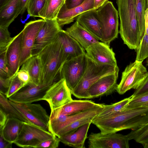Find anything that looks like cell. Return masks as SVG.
I'll list each match as a JSON object with an SVG mask.
<instances>
[{
	"label": "cell",
	"mask_w": 148,
	"mask_h": 148,
	"mask_svg": "<svg viewBox=\"0 0 148 148\" xmlns=\"http://www.w3.org/2000/svg\"><path fill=\"white\" fill-rule=\"evenodd\" d=\"M148 122V106L127 108L101 117L92 123L103 134L115 133L127 129L134 130Z\"/></svg>",
	"instance_id": "obj_1"
},
{
	"label": "cell",
	"mask_w": 148,
	"mask_h": 148,
	"mask_svg": "<svg viewBox=\"0 0 148 148\" xmlns=\"http://www.w3.org/2000/svg\"><path fill=\"white\" fill-rule=\"evenodd\" d=\"M120 19L119 33L131 49L138 47L145 34L140 29L133 0H116Z\"/></svg>",
	"instance_id": "obj_2"
},
{
	"label": "cell",
	"mask_w": 148,
	"mask_h": 148,
	"mask_svg": "<svg viewBox=\"0 0 148 148\" xmlns=\"http://www.w3.org/2000/svg\"><path fill=\"white\" fill-rule=\"evenodd\" d=\"M63 52V44L59 33L55 40L43 49L38 55L41 63V82L43 84L50 86L56 82L59 75L60 77L62 68L65 62Z\"/></svg>",
	"instance_id": "obj_3"
},
{
	"label": "cell",
	"mask_w": 148,
	"mask_h": 148,
	"mask_svg": "<svg viewBox=\"0 0 148 148\" xmlns=\"http://www.w3.org/2000/svg\"><path fill=\"white\" fill-rule=\"evenodd\" d=\"M118 70V66L97 64L87 58L85 71L79 83L71 91L72 94L78 98L89 99L88 90L95 82L102 77Z\"/></svg>",
	"instance_id": "obj_4"
},
{
	"label": "cell",
	"mask_w": 148,
	"mask_h": 148,
	"mask_svg": "<svg viewBox=\"0 0 148 148\" xmlns=\"http://www.w3.org/2000/svg\"><path fill=\"white\" fill-rule=\"evenodd\" d=\"M101 25V42L108 45L117 38L119 31V14L112 3L108 1L97 10Z\"/></svg>",
	"instance_id": "obj_5"
},
{
	"label": "cell",
	"mask_w": 148,
	"mask_h": 148,
	"mask_svg": "<svg viewBox=\"0 0 148 148\" xmlns=\"http://www.w3.org/2000/svg\"><path fill=\"white\" fill-rule=\"evenodd\" d=\"M142 62L136 60L126 67L116 90L119 94L123 95L131 89H136L140 85L148 72Z\"/></svg>",
	"instance_id": "obj_6"
},
{
	"label": "cell",
	"mask_w": 148,
	"mask_h": 148,
	"mask_svg": "<svg viewBox=\"0 0 148 148\" xmlns=\"http://www.w3.org/2000/svg\"><path fill=\"white\" fill-rule=\"evenodd\" d=\"M55 136L38 126L24 122L20 134L13 143L20 147L35 148L41 142Z\"/></svg>",
	"instance_id": "obj_7"
},
{
	"label": "cell",
	"mask_w": 148,
	"mask_h": 148,
	"mask_svg": "<svg viewBox=\"0 0 148 148\" xmlns=\"http://www.w3.org/2000/svg\"><path fill=\"white\" fill-rule=\"evenodd\" d=\"M14 106L27 120L29 123L50 132V117L46 110L39 104L20 103L10 100Z\"/></svg>",
	"instance_id": "obj_8"
},
{
	"label": "cell",
	"mask_w": 148,
	"mask_h": 148,
	"mask_svg": "<svg viewBox=\"0 0 148 148\" xmlns=\"http://www.w3.org/2000/svg\"><path fill=\"white\" fill-rule=\"evenodd\" d=\"M87 64L86 54L66 60L60 73V78H64L71 91L77 85L82 77Z\"/></svg>",
	"instance_id": "obj_9"
},
{
	"label": "cell",
	"mask_w": 148,
	"mask_h": 148,
	"mask_svg": "<svg viewBox=\"0 0 148 148\" xmlns=\"http://www.w3.org/2000/svg\"><path fill=\"white\" fill-rule=\"evenodd\" d=\"M130 140L126 135L116 133H91L88 136L89 148H129Z\"/></svg>",
	"instance_id": "obj_10"
},
{
	"label": "cell",
	"mask_w": 148,
	"mask_h": 148,
	"mask_svg": "<svg viewBox=\"0 0 148 148\" xmlns=\"http://www.w3.org/2000/svg\"><path fill=\"white\" fill-rule=\"evenodd\" d=\"M71 94L65 80L62 78L54 82L50 87L42 100L48 103L51 111L72 101Z\"/></svg>",
	"instance_id": "obj_11"
},
{
	"label": "cell",
	"mask_w": 148,
	"mask_h": 148,
	"mask_svg": "<svg viewBox=\"0 0 148 148\" xmlns=\"http://www.w3.org/2000/svg\"><path fill=\"white\" fill-rule=\"evenodd\" d=\"M45 22L46 20L42 19L31 21L25 24L22 30L20 66L32 56V50L37 35Z\"/></svg>",
	"instance_id": "obj_12"
},
{
	"label": "cell",
	"mask_w": 148,
	"mask_h": 148,
	"mask_svg": "<svg viewBox=\"0 0 148 148\" xmlns=\"http://www.w3.org/2000/svg\"><path fill=\"white\" fill-rule=\"evenodd\" d=\"M62 29L56 19L46 20L36 37L32 56L38 55L43 49L53 42Z\"/></svg>",
	"instance_id": "obj_13"
},
{
	"label": "cell",
	"mask_w": 148,
	"mask_h": 148,
	"mask_svg": "<svg viewBox=\"0 0 148 148\" xmlns=\"http://www.w3.org/2000/svg\"><path fill=\"white\" fill-rule=\"evenodd\" d=\"M85 51L87 58L97 64L118 66L115 53L110 45L104 42L99 41Z\"/></svg>",
	"instance_id": "obj_14"
},
{
	"label": "cell",
	"mask_w": 148,
	"mask_h": 148,
	"mask_svg": "<svg viewBox=\"0 0 148 148\" xmlns=\"http://www.w3.org/2000/svg\"><path fill=\"white\" fill-rule=\"evenodd\" d=\"M104 104L88 110L69 115H61L49 119V127L50 132L55 136L63 128L75 121L95 113L100 112Z\"/></svg>",
	"instance_id": "obj_15"
},
{
	"label": "cell",
	"mask_w": 148,
	"mask_h": 148,
	"mask_svg": "<svg viewBox=\"0 0 148 148\" xmlns=\"http://www.w3.org/2000/svg\"><path fill=\"white\" fill-rule=\"evenodd\" d=\"M119 70L100 78L95 82L89 89V99L108 95L116 90Z\"/></svg>",
	"instance_id": "obj_16"
},
{
	"label": "cell",
	"mask_w": 148,
	"mask_h": 148,
	"mask_svg": "<svg viewBox=\"0 0 148 148\" xmlns=\"http://www.w3.org/2000/svg\"><path fill=\"white\" fill-rule=\"evenodd\" d=\"M23 31L13 37L6 50L7 66L10 77H12L19 71L22 50Z\"/></svg>",
	"instance_id": "obj_17"
},
{
	"label": "cell",
	"mask_w": 148,
	"mask_h": 148,
	"mask_svg": "<svg viewBox=\"0 0 148 148\" xmlns=\"http://www.w3.org/2000/svg\"><path fill=\"white\" fill-rule=\"evenodd\" d=\"M102 104L90 100H73L62 106L51 110L49 119L60 115H69L83 112Z\"/></svg>",
	"instance_id": "obj_18"
},
{
	"label": "cell",
	"mask_w": 148,
	"mask_h": 148,
	"mask_svg": "<svg viewBox=\"0 0 148 148\" xmlns=\"http://www.w3.org/2000/svg\"><path fill=\"white\" fill-rule=\"evenodd\" d=\"M78 23L99 41L102 38L101 24L96 10H92L83 12L76 18Z\"/></svg>",
	"instance_id": "obj_19"
},
{
	"label": "cell",
	"mask_w": 148,
	"mask_h": 148,
	"mask_svg": "<svg viewBox=\"0 0 148 148\" xmlns=\"http://www.w3.org/2000/svg\"><path fill=\"white\" fill-rule=\"evenodd\" d=\"M94 0H86L81 5L70 9H67L64 4L56 19L58 24L61 27L69 24L82 13L94 9Z\"/></svg>",
	"instance_id": "obj_20"
},
{
	"label": "cell",
	"mask_w": 148,
	"mask_h": 148,
	"mask_svg": "<svg viewBox=\"0 0 148 148\" xmlns=\"http://www.w3.org/2000/svg\"><path fill=\"white\" fill-rule=\"evenodd\" d=\"M91 123L90 122L86 123L73 131L58 137L60 142L74 148H85V142Z\"/></svg>",
	"instance_id": "obj_21"
},
{
	"label": "cell",
	"mask_w": 148,
	"mask_h": 148,
	"mask_svg": "<svg viewBox=\"0 0 148 148\" xmlns=\"http://www.w3.org/2000/svg\"><path fill=\"white\" fill-rule=\"evenodd\" d=\"M64 47L63 59L66 60L86 54L85 49L74 39L62 29L59 33Z\"/></svg>",
	"instance_id": "obj_22"
},
{
	"label": "cell",
	"mask_w": 148,
	"mask_h": 148,
	"mask_svg": "<svg viewBox=\"0 0 148 148\" xmlns=\"http://www.w3.org/2000/svg\"><path fill=\"white\" fill-rule=\"evenodd\" d=\"M21 11V0H9L0 8V27H8Z\"/></svg>",
	"instance_id": "obj_23"
},
{
	"label": "cell",
	"mask_w": 148,
	"mask_h": 148,
	"mask_svg": "<svg viewBox=\"0 0 148 148\" xmlns=\"http://www.w3.org/2000/svg\"><path fill=\"white\" fill-rule=\"evenodd\" d=\"M66 32L77 41L85 50L99 41L86 30L76 21L67 28Z\"/></svg>",
	"instance_id": "obj_24"
},
{
	"label": "cell",
	"mask_w": 148,
	"mask_h": 148,
	"mask_svg": "<svg viewBox=\"0 0 148 148\" xmlns=\"http://www.w3.org/2000/svg\"><path fill=\"white\" fill-rule=\"evenodd\" d=\"M21 69H24L29 73L31 82L38 85L41 82L42 69L40 59L38 55L32 56L21 66Z\"/></svg>",
	"instance_id": "obj_25"
},
{
	"label": "cell",
	"mask_w": 148,
	"mask_h": 148,
	"mask_svg": "<svg viewBox=\"0 0 148 148\" xmlns=\"http://www.w3.org/2000/svg\"><path fill=\"white\" fill-rule=\"evenodd\" d=\"M24 122L16 118H8L2 130L0 132L4 138L13 143L18 138L22 129Z\"/></svg>",
	"instance_id": "obj_26"
},
{
	"label": "cell",
	"mask_w": 148,
	"mask_h": 148,
	"mask_svg": "<svg viewBox=\"0 0 148 148\" xmlns=\"http://www.w3.org/2000/svg\"><path fill=\"white\" fill-rule=\"evenodd\" d=\"M65 0H46L39 13V17L45 20L56 19Z\"/></svg>",
	"instance_id": "obj_27"
},
{
	"label": "cell",
	"mask_w": 148,
	"mask_h": 148,
	"mask_svg": "<svg viewBox=\"0 0 148 148\" xmlns=\"http://www.w3.org/2000/svg\"><path fill=\"white\" fill-rule=\"evenodd\" d=\"M6 95L0 93V109L5 112L8 118L18 119L23 122L29 123L25 117L10 103Z\"/></svg>",
	"instance_id": "obj_28"
},
{
	"label": "cell",
	"mask_w": 148,
	"mask_h": 148,
	"mask_svg": "<svg viewBox=\"0 0 148 148\" xmlns=\"http://www.w3.org/2000/svg\"><path fill=\"white\" fill-rule=\"evenodd\" d=\"M130 140H133L142 145L148 142V122L126 135Z\"/></svg>",
	"instance_id": "obj_29"
},
{
	"label": "cell",
	"mask_w": 148,
	"mask_h": 148,
	"mask_svg": "<svg viewBox=\"0 0 148 148\" xmlns=\"http://www.w3.org/2000/svg\"><path fill=\"white\" fill-rule=\"evenodd\" d=\"M100 112L94 113L91 115L78 119L62 129L58 134L56 136H60L73 131L78 127L86 123H92L93 120L97 116Z\"/></svg>",
	"instance_id": "obj_30"
},
{
	"label": "cell",
	"mask_w": 148,
	"mask_h": 148,
	"mask_svg": "<svg viewBox=\"0 0 148 148\" xmlns=\"http://www.w3.org/2000/svg\"><path fill=\"white\" fill-rule=\"evenodd\" d=\"M133 97V94L115 103L110 105L104 104L103 109L96 117L103 116L123 109L129 104Z\"/></svg>",
	"instance_id": "obj_31"
},
{
	"label": "cell",
	"mask_w": 148,
	"mask_h": 148,
	"mask_svg": "<svg viewBox=\"0 0 148 148\" xmlns=\"http://www.w3.org/2000/svg\"><path fill=\"white\" fill-rule=\"evenodd\" d=\"M139 26L142 32L145 33V14L147 8L146 0H133Z\"/></svg>",
	"instance_id": "obj_32"
},
{
	"label": "cell",
	"mask_w": 148,
	"mask_h": 148,
	"mask_svg": "<svg viewBox=\"0 0 148 148\" xmlns=\"http://www.w3.org/2000/svg\"><path fill=\"white\" fill-rule=\"evenodd\" d=\"M46 0H28L27 10L31 16L39 17V13L43 8Z\"/></svg>",
	"instance_id": "obj_33"
},
{
	"label": "cell",
	"mask_w": 148,
	"mask_h": 148,
	"mask_svg": "<svg viewBox=\"0 0 148 148\" xmlns=\"http://www.w3.org/2000/svg\"><path fill=\"white\" fill-rule=\"evenodd\" d=\"M135 51L136 53V60L143 62L148 58V35L145 34Z\"/></svg>",
	"instance_id": "obj_34"
},
{
	"label": "cell",
	"mask_w": 148,
	"mask_h": 148,
	"mask_svg": "<svg viewBox=\"0 0 148 148\" xmlns=\"http://www.w3.org/2000/svg\"><path fill=\"white\" fill-rule=\"evenodd\" d=\"M8 27H0V52L5 51L13 40Z\"/></svg>",
	"instance_id": "obj_35"
},
{
	"label": "cell",
	"mask_w": 148,
	"mask_h": 148,
	"mask_svg": "<svg viewBox=\"0 0 148 148\" xmlns=\"http://www.w3.org/2000/svg\"><path fill=\"white\" fill-rule=\"evenodd\" d=\"M27 84L19 79L16 73L11 79L9 89L6 95V97L9 98Z\"/></svg>",
	"instance_id": "obj_36"
},
{
	"label": "cell",
	"mask_w": 148,
	"mask_h": 148,
	"mask_svg": "<svg viewBox=\"0 0 148 148\" xmlns=\"http://www.w3.org/2000/svg\"><path fill=\"white\" fill-rule=\"evenodd\" d=\"M148 106V91L134 96L127 108H137L141 106Z\"/></svg>",
	"instance_id": "obj_37"
},
{
	"label": "cell",
	"mask_w": 148,
	"mask_h": 148,
	"mask_svg": "<svg viewBox=\"0 0 148 148\" xmlns=\"http://www.w3.org/2000/svg\"><path fill=\"white\" fill-rule=\"evenodd\" d=\"M0 77L3 78L10 77L7 66L6 50L0 52Z\"/></svg>",
	"instance_id": "obj_38"
},
{
	"label": "cell",
	"mask_w": 148,
	"mask_h": 148,
	"mask_svg": "<svg viewBox=\"0 0 148 148\" xmlns=\"http://www.w3.org/2000/svg\"><path fill=\"white\" fill-rule=\"evenodd\" d=\"M60 140L58 137H54L47 140L38 145L35 148H56L58 147Z\"/></svg>",
	"instance_id": "obj_39"
},
{
	"label": "cell",
	"mask_w": 148,
	"mask_h": 148,
	"mask_svg": "<svg viewBox=\"0 0 148 148\" xmlns=\"http://www.w3.org/2000/svg\"><path fill=\"white\" fill-rule=\"evenodd\" d=\"M148 91V72L138 87L135 89L134 96L143 93Z\"/></svg>",
	"instance_id": "obj_40"
},
{
	"label": "cell",
	"mask_w": 148,
	"mask_h": 148,
	"mask_svg": "<svg viewBox=\"0 0 148 148\" xmlns=\"http://www.w3.org/2000/svg\"><path fill=\"white\" fill-rule=\"evenodd\" d=\"M12 78H3L0 77V93L6 95Z\"/></svg>",
	"instance_id": "obj_41"
},
{
	"label": "cell",
	"mask_w": 148,
	"mask_h": 148,
	"mask_svg": "<svg viewBox=\"0 0 148 148\" xmlns=\"http://www.w3.org/2000/svg\"><path fill=\"white\" fill-rule=\"evenodd\" d=\"M19 79L21 81L27 84L31 82V78L28 72L26 70L21 69L17 73Z\"/></svg>",
	"instance_id": "obj_42"
},
{
	"label": "cell",
	"mask_w": 148,
	"mask_h": 148,
	"mask_svg": "<svg viewBox=\"0 0 148 148\" xmlns=\"http://www.w3.org/2000/svg\"><path fill=\"white\" fill-rule=\"evenodd\" d=\"M86 0H65L64 4L67 9H70L81 5Z\"/></svg>",
	"instance_id": "obj_43"
},
{
	"label": "cell",
	"mask_w": 148,
	"mask_h": 148,
	"mask_svg": "<svg viewBox=\"0 0 148 148\" xmlns=\"http://www.w3.org/2000/svg\"><path fill=\"white\" fill-rule=\"evenodd\" d=\"M8 118V115L0 109V132L2 130Z\"/></svg>",
	"instance_id": "obj_44"
},
{
	"label": "cell",
	"mask_w": 148,
	"mask_h": 148,
	"mask_svg": "<svg viewBox=\"0 0 148 148\" xmlns=\"http://www.w3.org/2000/svg\"><path fill=\"white\" fill-rule=\"evenodd\" d=\"M0 136V148H11L13 143L5 140L1 134Z\"/></svg>",
	"instance_id": "obj_45"
},
{
	"label": "cell",
	"mask_w": 148,
	"mask_h": 148,
	"mask_svg": "<svg viewBox=\"0 0 148 148\" xmlns=\"http://www.w3.org/2000/svg\"><path fill=\"white\" fill-rule=\"evenodd\" d=\"M108 1V0H94V9L97 10Z\"/></svg>",
	"instance_id": "obj_46"
},
{
	"label": "cell",
	"mask_w": 148,
	"mask_h": 148,
	"mask_svg": "<svg viewBox=\"0 0 148 148\" xmlns=\"http://www.w3.org/2000/svg\"><path fill=\"white\" fill-rule=\"evenodd\" d=\"M28 0H21V14L22 15L27 10V7Z\"/></svg>",
	"instance_id": "obj_47"
},
{
	"label": "cell",
	"mask_w": 148,
	"mask_h": 148,
	"mask_svg": "<svg viewBox=\"0 0 148 148\" xmlns=\"http://www.w3.org/2000/svg\"><path fill=\"white\" fill-rule=\"evenodd\" d=\"M145 33L148 35V9L147 8L145 14Z\"/></svg>",
	"instance_id": "obj_48"
},
{
	"label": "cell",
	"mask_w": 148,
	"mask_h": 148,
	"mask_svg": "<svg viewBox=\"0 0 148 148\" xmlns=\"http://www.w3.org/2000/svg\"><path fill=\"white\" fill-rule=\"evenodd\" d=\"M9 0H0V8L4 5Z\"/></svg>",
	"instance_id": "obj_49"
},
{
	"label": "cell",
	"mask_w": 148,
	"mask_h": 148,
	"mask_svg": "<svg viewBox=\"0 0 148 148\" xmlns=\"http://www.w3.org/2000/svg\"><path fill=\"white\" fill-rule=\"evenodd\" d=\"M143 147L145 148H148V142L146 144L143 145Z\"/></svg>",
	"instance_id": "obj_50"
},
{
	"label": "cell",
	"mask_w": 148,
	"mask_h": 148,
	"mask_svg": "<svg viewBox=\"0 0 148 148\" xmlns=\"http://www.w3.org/2000/svg\"><path fill=\"white\" fill-rule=\"evenodd\" d=\"M146 65L148 66V58L146 60Z\"/></svg>",
	"instance_id": "obj_51"
}]
</instances>
